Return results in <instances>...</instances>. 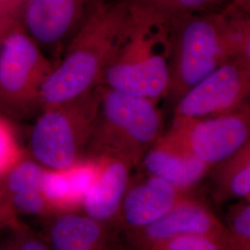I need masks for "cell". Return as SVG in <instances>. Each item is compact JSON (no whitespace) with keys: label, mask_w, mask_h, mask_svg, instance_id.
<instances>
[{"label":"cell","mask_w":250,"mask_h":250,"mask_svg":"<svg viewBox=\"0 0 250 250\" xmlns=\"http://www.w3.org/2000/svg\"><path fill=\"white\" fill-rule=\"evenodd\" d=\"M129 0L98 2L69 40L41 89V108L79 98L100 85L125 37Z\"/></svg>","instance_id":"1"},{"label":"cell","mask_w":250,"mask_h":250,"mask_svg":"<svg viewBox=\"0 0 250 250\" xmlns=\"http://www.w3.org/2000/svg\"><path fill=\"white\" fill-rule=\"evenodd\" d=\"M129 1L125 37L100 84L159 104L170 82L171 18Z\"/></svg>","instance_id":"2"},{"label":"cell","mask_w":250,"mask_h":250,"mask_svg":"<svg viewBox=\"0 0 250 250\" xmlns=\"http://www.w3.org/2000/svg\"><path fill=\"white\" fill-rule=\"evenodd\" d=\"M100 93L99 113L85 158L114 159L134 169L162 134L159 104L101 84Z\"/></svg>","instance_id":"3"},{"label":"cell","mask_w":250,"mask_h":250,"mask_svg":"<svg viewBox=\"0 0 250 250\" xmlns=\"http://www.w3.org/2000/svg\"><path fill=\"white\" fill-rule=\"evenodd\" d=\"M170 38L166 98L175 102L223 63L232 61L224 9L171 18Z\"/></svg>","instance_id":"4"},{"label":"cell","mask_w":250,"mask_h":250,"mask_svg":"<svg viewBox=\"0 0 250 250\" xmlns=\"http://www.w3.org/2000/svg\"><path fill=\"white\" fill-rule=\"evenodd\" d=\"M100 85L79 98L43 107L31 128L27 152L47 169L62 170L85 158L100 104Z\"/></svg>","instance_id":"5"},{"label":"cell","mask_w":250,"mask_h":250,"mask_svg":"<svg viewBox=\"0 0 250 250\" xmlns=\"http://www.w3.org/2000/svg\"><path fill=\"white\" fill-rule=\"evenodd\" d=\"M55 63L17 23L0 42V112L24 121L41 109V89Z\"/></svg>","instance_id":"6"},{"label":"cell","mask_w":250,"mask_h":250,"mask_svg":"<svg viewBox=\"0 0 250 250\" xmlns=\"http://www.w3.org/2000/svg\"><path fill=\"white\" fill-rule=\"evenodd\" d=\"M167 133L211 168L250 141V105L217 116L173 119Z\"/></svg>","instance_id":"7"},{"label":"cell","mask_w":250,"mask_h":250,"mask_svg":"<svg viewBox=\"0 0 250 250\" xmlns=\"http://www.w3.org/2000/svg\"><path fill=\"white\" fill-rule=\"evenodd\" d=\"M250 94V64L228 61L180 98L173 119H198L232 112L249 104Z\"/></svg>","instance_id":"8"},{"label":"cell","mask_w":250,"mask_h":250,"mask_svg":"<svg viewBox=\"0 0 250 250\" xmlns=\"http://www.w3.org/2000/svg\"><path fill=\"white\" fill-rule=\"evenodd\" d=\"M126 245L134 250H150L161 241L188 233H217L228 236L224 223L212 209L191 195L181 197L170 210L154 223L121 232Z\"/></svg>","instance_id":"9"},{"label":"cell","mask_w":250,"mask_h":250,"mask_svg":"<svg viewBox=\"0 0 250 250\" xmlns=\"http://www.w3.org/2000/svg\"><path fill=\"white\" fill-rule=\"evenodd\" d=\"M85 0H19V23L39 46L56 51L83 21Z\"/></svg>","instance_id":"10"},{"label":"cell","mask_w":250,"mask_h":250,"mask_svg":"<svg viewBox=\"0 0 250 250\" xmlns=\"http://www.w3.org/2000/svg\"><path fill=\"white\" fill-rule=\"evenodd\" d=\"M188 193L144 171L131 176L118 214L116 227L120 232H124L152 224L167 213Z\"/></svg>","instance_id":"11"},{"label":"cell","mask_w":250,"mask_h":250,"mask_svg":"<svg viewBox=\"0 0 250 250\" xmlns=\"http://www.w3.org/2000/svg\"><path fill=\"white\" fill-rule=\"evenodd\" d=\"M41 232L51 250H103L113 249L120 241V230L82 210L52 215Z\"/></svg>","instance_id":"12"},{"label":"cell","mask_w":250,"mask_h":250,"mask_svg":"<svg viewBox=\"0 0 250 250\" xmlns=\"http://www.w3.org/2000/svg\"><path fill=\"white\" fill-rule=\"evenodd\" d=\"M138 167L182 192H191L210 169L167 132L146 152Z\"/></svg>","instance_id":"13"},{"label":"cell","mask_w":250,"mask_h":250,"mask_svg":"<svg viewBox=\"0 0 250 250\" xmlns=\"http://www.w3.org/2000/svg\"><path fill=\"white\" fill-rule=\"evenodd\" d=\"M99 159V174L83 197L81 210L98 221L116 227L117 218L133 169L123 161Z\"/></svg>","instance_id":"14"},{"label":"cell","mask_w":250,"mask_h":250,"mask_svg":"<svg viewBox=\"0 0 250 250\" xmlns=\"http://www.w3.org/2000/svg\"><path fill=\"white\" fill-rule=\"evenodd\" d=\"M210 195L217 205L233 200L250 201V140L224 161L213 165Z\"/></svg>","instance_id":"15"},{"label":"cell","mask_w":250,"mask_h":250,"mask_svg":"<svg viewBox=\"0 0 250 250\" xmlns=\"http://www.w3.org/2000/svg\"><path fill=\"white\" fill-rule=\"evenodd\" d=\"M45 168L27 152L5 175L0 179V187L5 201L9 197L42 191V179Z\"/></svg>","instance_id":"16"},{"label":"cell","mask_w":250,"mask_h":250,"mask_svg":"<svg viewBox=\"0 0 250 250\" xmlns=\"http://www.w3.org/2000/svg\"><path fill=\"white\" fill-rule=\"evenodd\" d=\"M42 192L55 214L81 210L80 202L74 196L65 169L45 168L42 179Z\"/></svg>","instance_id":"17"},{"label":"cell","mask_w":250,"mask_h":250,"mask_svg":"<svg viewBox=\"0 0 250 250\" xmlns=\"http://www.w3.org/2000/svg\"><path fill=\"white\" fill-rule=\"evenodd\" d=\"M232 61L250 65V12L230 4L224 9Z\"/></svg>","instance_id":"18"},{"label":"cell","mask_w":250,"mask_h":250,"mask_svg":"<svg viewBox=\"0 0 250 250\" xmlns=\"http://www.w3.org/2000/svg\"><path fill=\"white\" fill-rule=\"evenodd\" d=\"M224 227L231 250H250V201L242 199L228 206Z\"/></svg>","instance_id":"19"},{"label":"cell","mask_w":250,"mask_h":250,"mask_svg":"<svg viewBox=\"0 0 250 250\" xmlns=\"http://www.w3.org/2000/svg\"><path fill=\"white\" fill-rule=\"evenodd\" d=\"M150 250H231V246L225 234L197 232L157 243Z\"/></svg>","instance_id":"20"},{"label":"cell","mask_w":250,"mask_h":250,"mask_svg":"<svg viewBox=\"0 0 250 250\" xmlns=\"http://www.w3.org/2000/svg\"><path fill=\"white\" fill-rule=\"evenodd\" d=\"M8 235L0 241V250H49L42 233L33 231L15 217L6 228Z\"/></svg>","instance_id":"21"},{"label":"cell","mask_w":250,"mask_h":250,"mask_svg":"<svg viewBox=\"0 0 250 250\" xmlns=\"http://www.w3.org/2000/svg\"><path fill=\"white\" fill-rule=\"evenodd\" d=\"M26 149H23L19 141L13 121L0 112V179L20 161Z\"/></svg>","instance_id":"22"},{"label":"cell","mask_w":250,"mask_h":250,"mask_svg":"<svg viewBox=\"0 0 250 250\" xmlns=\"http://www.w3.org/2000/svg\"><path fill=\"white\" fill-rule=\"evenodd\" d=\"M170 18L190 13L212 10L223 0H133Z\"/></svg>","instance_id":"23"},{"label":"cell","mask_w":250,"mask_h":250,"mask_svg":"<svg viewBox=\"0 0 250 250\" xmlns=\"http://www.w3.org/2000/svg\"><path fill=\"white\" fill-rule=\"evenodd\" d=\"M19 22V0H0V42Z\"/></svg>","instance_id":"24"},{"label":"cell","mask_w":250,"mask_h":250,"mask_svg":"<svg viewBox=\"0 0 250 250\" xmlns=\"http://www.w3.org/2000/svg\"><path fill=\"white\" fill-rule=\"evenodd\" d=\"M17 216L18 215L15 214L6 203L0 187V224H4L6 227H8L9 223Z\"/></svg>","instance_id":"25"},{"label":"cell","mask_w":250,"mask_h":250,"mask_svg":"<svg viewBox=\"0 0 250 250\" xmlns=\"http://www.w3.org/2000/svg\"><path fill=\"white\" fill-rule=\"evenodd\" d=\"M232 3H234L236 6L244 9L247 12H250V0H233Z\"/></svg>","instance_id":"26"},{"label":"cell","mask_w":250,"mask_h":250,"mask_svg":"<svg viewBox=\"0 0 250 250\" xmlns=\"http://www.w3.org/2000/svg\"><path fill=\"white\" fill-rule=\"evenodd\" d=\"M6 228H7V227H6L4 224H0V232L6 230Z\"/></svg>","instance_id":"27"}]
</instances>
